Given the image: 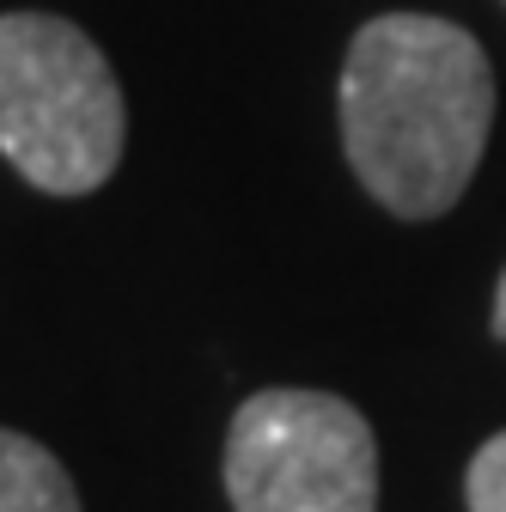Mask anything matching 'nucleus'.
<instances>
[{
  "instance_id": "1",
  "label": "nucleus",
  "mask_w": 506,
  "mask_h": 512,
  "mask_svg": "<svg viewBox=\"0 0 506 512\" xmlns=\"http://www.w3.org/2000/svg\"><path fill=\"white\" fill-rule=\"evenodd\" d=\"M336 110L348 165L366 196L403 220H433L464 196L482 165L494 74L464 25L385 13L354 31Z\"/></svg>"
},
{
  "instance_id": "2",
  "label": "nucleus",
  "mask_w": 506,
  "mask_h": 512,
  "mask_svg": "<svg viewBox=\"0 0 506 512\" xmlns=\"http://www.w3.org/2000/svg\"><path fill=\"white\" fill-rule=\"evenodd\" d=\"M122 86L104 49L49 13L0 19V159L49 196H86L122 159Z\"/></svg>"
},
{
  "instance_id": "3",
  "label": "nucleus",
  "mask_w": 506,
  "mask_h": 512,
  "mask_svg": "<svg viewBox=\"0 0 506 512\" xmlns=\"http://www.w3.org/2000/svg\"><path fill=\"white\" fill-rule=\"evenodd\" d=\"M232 512H378V445L330 391H257L226 433Z\"/></svg>"
},
{
  "instance_id": "4",
  "label": "nucleus",
  "mask_w": 506,
  "mask_h": 512,
  "mask_svg": "<svg viewBox=\"0 0 506 512\" xmlns=\"http://www.w3.org/2000/svg\"><path fill=\"white\" fill-rule=\"evenodd\" d=\"M0 512H80V494L49 445L0 427Z\"/></svg>"
},
{
  "instance_id": "5",
  "label": "nucleus",
  "mask_w": 506,
  "mask_h": 512,
  "mask_svg": "<svg viewBox=\"0 0 506 512\" xmlns=\"http://www.w3.org/2000/svg\"><path fill=\"white\" fill-rule=\"evenodd\" d=\"M464 494H470V512H506V433H494L470 458Z\"/></svg>"
},
{
  "instance_id": "6",
  "label": "nucleus",
  "mask_w": 506,
  "mask_h": 512,
  "mask_svg": "<svg viewBox=\"0 0 506 512\" xmlns=\"http://www.w3.org/2000/svg\"><path fill=\"white\" fill-rule=\"evenodd\" d=\"M494 330L506 336V275H500V293H494Z\"/></svg>"
}]
</instances>
